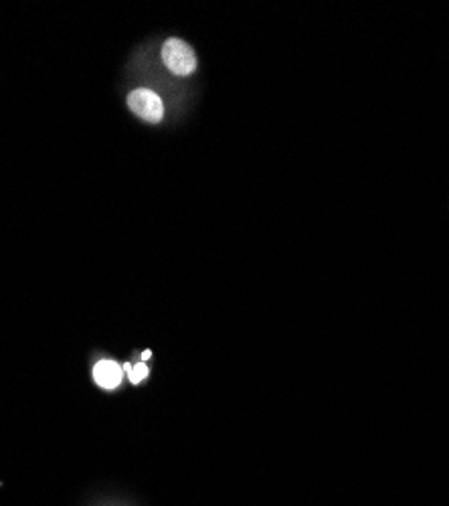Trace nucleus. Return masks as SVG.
<instances>
[{
	"label": "nucleus",
	"mask_w": 449,
	"mask_h": 506,
	"mask_svg": "<svg viewBox=\"0 0 449 506\" xmlns=\"http://www.w3.org/2000/svg\"><path fill=\"white\" fill-rule=\"evenodd\" d=\"M162 61L175 75H191L197 69V55L183 39H169L162 47Z\"/></svg>",
	"instance_id": "nucleus-1"
},
{
	"label": "nucleus",
	"mask_w": 449,
	"mask_h": 506,
	"mask_svg": "<svg viewBox=\"0 0 449 506\" xmlns=\"http://www.w3.org/2000/svg\"><path fill=\"white\" fill-rule=\"evenodd\" d=\"M128 107L138 115V118L146 120L150 124H158V122L164 118V104L161 96L146 88L134 90L130 93Z\"/></svg>",
	"instance_id": "nucleus-2"
},
{
	"label": "nucleus",
	"mask_w": 449,
	"mask_h": 506,
	"mask_svg": "<svg viewBox=\"0 0 449 506\" xmlns=\"http://www.w3.org/2000/svg\"><path fill=\"white\" fill-rule=\"evenodd\" d=\"M122 373H124V368L114 360H99L93 368V381L101 389H115L122 383Z\"/></svg>",
	"instance_id": "nucleus-3"
},
{
	"label": "nucleus",
	"mask_w": 449,
	"mask_h": 506,
	"mask_svg": "<svg viewBox=\"0 0 449 506\" xmlns=\"http://www.w3.org/2000/svg\"><path fill=\"white\" fill-rule=\"evenodd\" d=\"M128 377H130V381L134 383V385H138V383H142L144 379L148 377V367H146V363H138L136 367H132V371L128 373Z\"/></svg>",
	"instance_id": "nucleus-4"
},
{
	"label": "nucleus",
	"mask_w": 449,
	"mask_h": 506,
	"mask_svg": "<svg viewBox=\"0 0 449 506\" xmlns=\"http://www.w3.org/2000/svg\"><path fill=\"white\" fill-rule=\"evenodd\" d=\"M150 357H152L150 351H144V352H142V360H148Z\"/></svg>",
	"instance_id": "nucleus-5"
}]
</instances>
